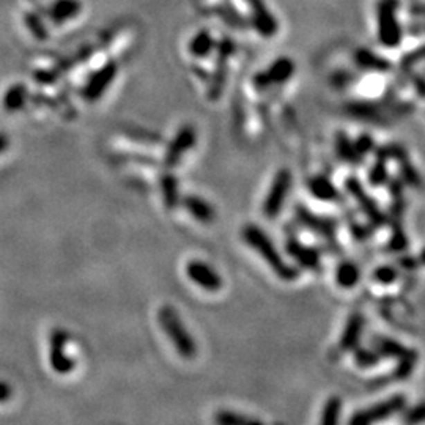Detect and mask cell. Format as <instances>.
Listing matches in <instances>:
<instances>
[{
	"instance_id": "e575fe53",
	"label": "cell",
	"mask_w": 425,
	"mask_h": 425,
	"mask_svg": "<svg viewBox=\"0 0 425 425\" xmlns=\"http://www.w3.org/2000/svg\"><path fill=\"white\" fill-rule=\"evenodd\" d=\"M399 265L408 269V271H415V269L425 266V248L415 257H404L399 260Z\"/></svg>"
},
{
	"instance_id": "8d00e7d4",
	"label": "cell",
	"mask_w": 425,
	"mask_h": 425,
	"mask_svg": "<svg viewBox=\"0 0 425 425\" xmlns=\"http://www.w3.org/2000/svg\"><path fill=\"white\" fill-rule=\"evenodd\" d=\"M11 395H13V388H11V384L5 380H0V404L8 401L11 399Z\"/></svg>"
},
{
	"instance_id": "30bf717a",
	"label": "cell",
	"mask_w": 425,
	"mask_h": 425,
	"mask_svg": "<svg viewBox=\"0 0 425 425\" xmlns=\"http://www.w3.org/2000/svg\"><path fill=\"white\" fill-rule=\"evenodd\" d=\"M186 274L191 282L210 293H216L222 289L224 280L221 274L204 260H191L186 265Z\"/></svg>"
},
{
	"instance_id": "8fae6325",
	"label": "cell",
	"mask_w": 425,
	"mask_h": 425,
	"mask_svg": "<svg viewBox=\"0 0 425 425\" xmlns=\"http://www.w3.org/2000/svg\"><path fill=\"white\" fill-rule=\"evenodd\" d=\"M295 216L304 227L310 228L315 233L323 235L325 238H334L337 232V222L329 219V217L318 216L315 212L306 208L304 205H298L295 208Z\"/></svg>"
},
{
	"instance_id": "8992f818",
	"label": "cell",
	"mask_w": 425,
	"mask_h": 425,
	"mask_svg": "<svg viewBox=\"0 0 425 425\" xmlns=\"http://www.w3.org/2000/svg\"><path fill=\"white\" fill-rule=\"evenodd\" d=\"M70 334L65 329L55 328L49 336V364L59 375H68L76 369V359L66 353Z\"/></svg>"
},
{
	"instance_id": "4dcf8cb0",
	"label": "cell",
	"mask_w": 425,
	"mask_h": 425,
	"mask_svg": "<svg viewBox=\"0 0 425 425\" xmlns=\"http://www.w3.org/2000/svg\"><path fill=\"white\" fill-rule=\"evenodd\" d=\"M386 181H388L386 161L377 159L375 164H373L369 170V183L373 188H380Z\"/></svg>"
},
{
	"instance_id": "cb8c5ba5",
	"label": "cell",
	"mask_w": 425,
	"mask_h": 425,
	"mask_svg": "<svg viewBox=\"0 0 425 425\" xmlns=\"http://www.w3.org/2000/svg\"><path fill=\"white\" fill-rule=\"evenodd\" d=\"M417 359H419V356L415 350H408L404 356H400L399 364L395 365V369L392 372V380L395 381L408 380V378L411 377V373L416 369Z\"/></svg>"
},
{
	"instance_id": "5b68a950",
	"label": "cell",
	"mask_w": 425,
	"mask_h": 425,
	"mask_svg": "<svg viewBox=\"0 0 425 425\" xmlns=\"http://www.w3.org/2000/svg\"><path fill=\"white\" fill-rule=\"evenodd\" d=\"M406 405V397L401 394L392 395L383 401H378V404L372 405L365 410H361L358 413L350 417V424L352 425H369L384 421V419H389L390 416L397 415L401 410H404Z\"/></svg>"
},
{
	"instance_id": "7a4b0ae2",
	"label": "cell",
	"mask_w": 425,
	"mask_h": 425,
	"mask_svg": "<svg viewBox=\"0 0 425 425\" xmlns=\"http://www.w3.org/2000/svg\"><path fill=\"white\" fill-rule=\"evenodd\" d=\"M158 321L161 329L165 332L169 341L174 343L177 353L185 359H192L197 354V342L194 341L191 332L183 323L177 309L169 304H164L158 310Z\"/></svg>"
},
{
	"instance_id": "d590c367",
	"label": "cell",
	"mask_w": 425,
	"mask_h": 425,
	"mask_svg": "<svg viewBox=\"0 0 425 425\" xmlns=\"http://www.w3.org/2000/svg\"><path fill=\"white\" fill-rule=\"evenodd\" d=\"M354 147H356V152L359 153V156L364 158L367 153H370L373 150L375 142H373V139L369 134H361L358 137V141L354 142Z\"/></svg>"
},
{
	"instance_id": "2e32d148",
	"label": "cell",
	"mask_w": 425,
	"mask_h": 425,
	"mask_svg": "<svg viewBox=\"0 0 425 425\" xmlns=\"http://www.w3.org/2000/svg\"><path fill=\"white\" fill-rule=\"evenodd\" d=\"M181 204L195 221H199L202 224H211L216 219L215 206H212L208 200L200 197V195L186 194L185 197H183Z\"/></svg>"
},
{
	"instance_id": "52a82bcc",
	"label": "cell",
	"mask_w": 425,
	"mask_h": 425,
	"mask_svg": "<svg viewBox=\"0 0 425 425\" xmlns=\"http://www.w3.org/2000/svg\"><path fill=\"white\" fill-rule=\"evenodd\" d=\"M293 74H295V63L290 57H279L278 60H274L266 70L257 73L252 84L257 90H266L273 85L284 84L289 80Z\"/></svg>"
},
{
	"instance_id": "7c38bea8",
	"label": "cell",
	"mask_w": 425,
	"mask_h": 425,
	"mask_svg": "<svg viewBox=\"0 0 425 425\" xmlns=\"http://www.w3.org/2000/svg\"><path fill=\"white\" fill-rule=\"evenodd\" d=\"M117 66L116 63H109L105 68H101L100 71H96L93 76L89 79L87 85L82 91L84 98L90 102L98 101L102 96V93L109 89V85L112 84V80L116 79Z\"/></svg>"
},
{
	"instance_id": "9a60e30c",
	"label": "cell",
	"mask_w": 425,
	"mask_h": 425,
	"mask_svg": "<svg viewBox=\"0 0 425 425\" xmlns=\"http://www.w3.org/2000/svg\"><path fill=\"white\" fill-rule=\"evenodd\" d=\"M307 191L317 200L329 204L342 202V194L328 177L315 175L307 180Z\"/></svg>"
},
{
	"instance_id": "44dd1931",
	"label": "cell",
	"mask_w": 425,
	"mask_h": 425,
	"mask_svg": "<svg viewBox=\"0 0 425 425\" xmlns=\"http://www.w3.org/2000/svg\"><path fill=\"white\" fill-rule=\"evenodd\" d=\"M26 101H27V89L24 87V84H15L5 91L2 105L5 112L13 114L21 111V109L26 106Z\"/></svg>"
},
{
	"instance_id": "3957f363",
	"label": "cell",
	"mask_w": 425,
	"mask_h": 425,
	"mask_svg": "<svg viewBox=\"0 0 425 425\" xmlns=\"http://www.w3.org/2000/svg\"><path fill=\"white\" fill-rule=\"evenodd\" d=\"M399 0H378L377 22L378 39L384 48L392 49L401 42V27L397 18Z\"/></svg>"
},
{
	"instance_id": "ffe728a7",
	"label": "cell",
	"mask_w": 425,
	"mask_h": 425,
	"mask_svg": "<svg viewBox=\"0 0 425 425\" xmlns=\"http://www.w3.org/2000/svg\"><path fill=\"white\" fill-rule=\"evenodd\" d=\"M161 191H163L164 205L168 210H174L180 204V191H178V180L174 174L165 172L161 175Z\"/></svg>"
},
{
	"instance_id": "836d02e7",
	"label": "cell",
	"mask_w": 425,
	"mask_h": 425,
	"mask_svg": "<svg viewBox=\"0 0 425 425\" xmlns=\"http://www.w3.org/2000/svg\"><path fill=\"white\" fill-rule=\"evenodd\" d=\"M401 421L405 424L425 422V401H421V404L411 406L410 410L405 413L404 417H401Z\"/></svg>"
},
{
	"instance_id": "f1b7e54d",
	"label": "cell",
	"mask_w": 425,
	"mask_h": 425,
	"mask_svg": "<svg viewBox=\"0 0 425 425\" xmlns=\"http://www.w3.org/2000/svg\"><path fill=\"white\" fill-rule=\"evenodd\" d=\"M353 353H354L356 364H358L359 367H364V369H367V367H375L381 359V356L377 352V350L356 347L353 350Z\"/></svg>"
},
{
	"instance_id": "603a6c76",
	"label": "cell",
	"mask_w": 425,
	"mask_h": 425,
	"mask_svg": "<svg viewBox=\"0 0 425 425\" xmlns=\"http://www.w3.org/2000/svg\"><path fill=\"white\" fill-rule=\"evenodd\" d=\"M356 63L364 70H372V71H388L390 70V63L383 59V57L377 55L375 53H372L369 49H359L354 55Z\"/></svg>"
},
{
	"instance_id": "83f0119b",
	"label": "cell",
	"mask_w": 425,
	"mask_h": 425,
	"mask_svg": "<svg viewBox=\"0 0 425 425\" xmlns=\"http://www.w3.org/2000/svg\"><path fill=\"white\" fill-rule=\"evenodd\" d=\"M215 421L221 425H244V424H257L255 419H251L248 416L239 415V413H233L228 410H221L216 413Z\"/></svg>"
},
{
	"instance_id": "7402d4cb",
	"label": "cell",
	"mask_w": 425,
	"mask_h": 425,
	"mask_svg": "<svg viewBox=\"0 0 425 425\" xmlns=\"http://www.w3.org/2000/svg\"><path fill=\"white\" fill-rule=\"evenodd\" d=\"M336 152L338 154V158H341L343 163H347V164L356 165L363 161V158L359 156V153L356 152L354 142H352L348 134L342 133V131L341 133H337L336 136Z\"/></svg>"
},
{
	"instance_id": "484cf974",
	"label": "cell",
	"mask_w": 425,
	"mask_h": 425,
	"mask_svg": "<svg viewBox=\"0 0 425 425\" xmlns=\"http://www.w3.org/2000/svg\"><path fill=\"white\" fill-rule=\"evenodd\" d=\"M341 413H342V399L337 397V395H332L323 406L320 422L323 425H334L338 422V419H341Z\"/></svg>"
},
{
	"instance_id": "ab89813d",
	"label": "cell",
	"mask_w": 425,
	"mask_h": 425,
	"mask_svg": "<svg viewBox=\"0 0 425 425\" xmlns=\"http://www.w3.org/2000/svg\"><path fill=\"white\" fill-rule=\"evenodd\" d=\"M8 147H10V137H8V134L0 133V154L7 152Z\"/></svg>"
},
{
	"instance_id": "4316f807",
	"label": "cell",
	"mask_w": 425,
	"mask_h": 425,
	"mask_svg": "<svg viewBox=\"0 0 425 425\" xmlns=\"http://www.w3.org/2000/svg\"><path fill=\"white\" fill-rule=\"evenodd\" d=\"M212 49V38L208 32H200L199 35L192 38L191 44H189V51L195 57H205L210 54Z\"/></svg>"
},
{
	"instance_id": "f546056e",
	"label": "cell",
	"mask_w": 425,
	"mask_h": 425,
	"mask_svg": "<svg viewBox=\"0 0 425 425\" xmlns=\"http://www.w3.org/2000/svg\"><path fill=\"white\" fill-rule=\"evenodd\" d=\"M78 11H79V3L76 0H59V2L54 5L53 16L55 21H63L73 18L74 15H78Z\"/></svg>"
},
{
	"instance_id": "6da1fadb",
	"label": "cell",
	"mask_w": 425,
	"mask_h": 425,
	"mask_svg": "<svg viewBox=\"0 0 425 425\" xmlns=\"http://www.w3.org/2000/svg\"><path fill=\"white\" fill-rule=\"evenodd\" d=\"M241 237H243L244 243H248L257 254H260V257L266 262V265L273 269L279 279L290 282V280H295L298 278L296 269L284 260V257L279 254L275 244L260 227L254 226V224H248L241 230Z\"/></svg>"
},
{
	"instance_id": "d4e9b609",
	"label": "cell",
	"mask_w": 425,
	"mask_h": 425,
	"mask_svg": "<svg viewBox=\"0 0 425 425\" xmlns=\"http://www.w3.org/2000/svg\"><path fill=\"white\" fill-rule=\"evenodd\" d=\"M373 345H375V350L380 353V356L395 359H399L400 356H404L408 350H410L406 348L404 343L394 341V338L390 337H378L375 338V342H373Z\"/></svg>"
},
{
	"instance_id": "ba28073f",
	"label": "cell",
	"mask_w": 425,
	"mask_h": 425,
	"mask_svg": "<svg viewBox=\"0 0 425 425\" xmlns=\"http://www.w3.org/2000/svg\"><path fill=\"white\" fill-rule=\"evenodd\" d=\"M345 188L347 191L352 194V197L358 202V205L361 206V210H363L364 215L367 216V219L370 221L372 227H381L386 224V216H384V212L381 211L378 204L373 200L369 194H367L365 188L363 186V183H361L358 178L350 177L345 180Z\"/></svg>"
},
{
	"instance_id": "1f68e13d",
	"label": "cell",
	"mask_w": 425,
	"mask_h": 425,
	"mask_svg": "<svg viewBox=\"0 0 425 425\" xmlns=\"http://www.w3.org/2000/svg\"><path fill=\"white\" fill-rule=\"evenodd\" d=\"M373 279H375L378 284H383V285L394 284L395 280L399 279V271H397V268H394L390 265L378 266L375 271H373Z\"/></svg>"
},
{
	"instance_id": "4fadbf2b",
	"label": "cell",
	"mask_w": 425,
	"mask_h": 425,
	"mask_svg": "<svg viewBox=\"0 0 425 425\" xmlns=\"http://www.w3.org/2000/svg\"><path fill=\"white\" fill-rule=\"evenodd\" d=\"M364 315L361 312H353L347 318V323L343 326L341 342H338V347H341L342 352H353V350L358 347V343L361 341V336H363L364 331Z\"/></svg>"
},
{
	"instance_id": "f35d334b",
	"label": "cell",
	"mask_w": 425,
	"mask_h": 425,
	"mask_svg": "<svg viewBox=\"0 0 425 425\" xmlns=\"http://www.w3.org/2000/svg\"><path fill=\"white\" fill-rule=\"evenodd\" d=\"M413 84H415L417 93L425 96V79L421 76H415L413 78Z\"/></svg>"
},
{
	"instance_id": "5bb4252c",
	"label": "cell",
	"mask_w": 425,
	"mask_h": 425,
	"mask_svg": "<svg viewBox=\"0 0 425 425\" xmlns=\"http://www.w3.org/2000/svg\"><path fill=\"white\" fill-rule=\"evenodd\" d=\"M246 2L249 3L257 30L266 38L274 37L275 32H278V21L269 13L265 2L263 0H246Z\"/></svg>"
},
{
	"instance_id": "d6a6232c",
	"label": "cell",
	"mask_w": 425,
	"mask_h": 425,
	"mask_svg": "<svg viewBox=\"0 0 425 425\" xmlns=\"http://www.w3.org/2000/svg\"><path fill=\"white\" fill-rule=\"evenodd\" d=\"M348 112L359 118H375L378 109L370 105V102H352V105L348 106Z\"/></svg>"
},
{
	"instance_id": "d6986e66",
	"label": "cell",
	"mask_w": 425,
	"mask_h": 425,
	"mask_svg": "<svg viewBox=\"0 0 425 425\" xmlns=\"http://www.w3.org/2000/svg\"><path fill=\"white\" fill-rule=\"evenodd\" d=\"M361 280V269L353 262H343L336 269V282L341 289L352 290Z\"/></svg>"
},
{
	"instance_id": "e0dca14e",
	"label": "cell",
	"mask_w": 425,
	"mask_h": 425,
	"mask_svg": "<svg viewBox=\"0 0 425 425\" xmlns=\"http://www.w3.org/2000/svg\"><path fill=\"white\" fill-rule=\"evenodd\" d=\"M285 249L290 257L295 258L298 265L307 269H317L320 266V252L315 248L302 244L298 239H289L285 244Z\"/></svg>"
},
{
	"instance_id": "9c48e42d",
	"label": "cell",
	"mask_w": 425,
	"mask_h": 425,
	"mask_svg": "<svg viewBox=\"0 0 425 425\" xmlns=\"http://www.w3.org/2000/svg\"><path fill=\"white\" fill-rule=\"evenodd\" d=\"M197 143V131L192 125H183L174 139L169 143L164 154V165L168 169H174L180 164L181 158Z\"/></svg>"
},
{
	"instance_id": "ac0fdd59",
	"label": "cell",
	"mask_w": 425,
	"mask_h": 425,
	"mask_svg": "<svg viewBox=\"0 0 425 425\" xmlns=\"http://www.w3.org/2000/svg\"><path fill=\"white\" fill-rule=\"evenodd\" d=\"M233 53V46L232 43L224 42V46L221 49V57L219 62H217V68L215 73V78H212V85L210 89V96L211 100H217V96L222 93L224 84H226V76H227V57Z\"/></svg>"
},
{
	"instance_id": "277c9868",
	"label": "cell",
	"mask_w": 425,
	"mask_h": 425,
	"mask_svg": "<svg viewBox=\"0 0 425 425\" xmlns=\"http://www.w3.org/2000/svg\"><path fill=\"white\" fill-rule=\"evenodd\" d=\"M291 181L293 178L290 169H279L278 174L274 175L271 186L268 189L265 202H263V215H265L268 219H274V217L280 215V211H282L287 202V197H289L290 194Z\"/></svg>"
},
{
	"instance_id": "74e56055",
	"label": "cell",
	"mask_w": 425,
	"mask_h": 425,
	"mask_svg": "<svg viewBox=\"0 0 425 425\" xmlns=\"http://www.w3.org/2000/svg\"><path fill=\"white\" fill-rule=\"evenodd\" d=\"M352 232L354 235V238L359 239V241L369 238V230H367V228H364V227H359L358 224H354V226L352 227Z\"/></svg>"
}]
</instances>
